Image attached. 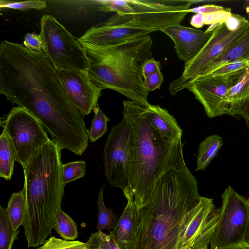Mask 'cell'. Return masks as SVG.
Segmentation results:
<instances>
[{
  "instance_id": "37",
  "label": "cell",
  "mask_w": 249,
  "mask_h": 249,
  "mask_svg": "<svg viewBox=\"0 0 249 249\" xmlns=\"http://www.w3.org/2000/svg\"><path fill=\"white\" fill-rule=\"evenodd\" d=\"M213 235H209L197 241L193 245L187 248L186 249H209Z\"/></svg>"
},
{
  "instance_id": "33",
  "label": "cell",
  "mask_w": 249,
  "mask_h": 249,
  "mask_svg": "<svg viewBox=\"0 0 249 249\" xmlns=\"http://www.w3.org/2000/svg\"><path fill=\"white\" fill-rule=\"evenodd\" d=\"M23 45L29 51L34 53H39L43 51L42 40L40 34L27 33L24 40Z\"/></svg>"
},
{
  "instance_id": "38",
  "label": "cell",
  "mask_w": 249,
  "mask_h": 249,
  "mask_svg": "<svg viewBox=\"0 0 249 249\" xmlns=\"http://www.w3.org/2000/svg\"><path fill=\"white\" fill-rule=\"evenodd\" d=\"M204 14L196 13L194 15L191 19L190 23L196 28L202 27L204 24Z\"/></svg>"
},
{
  "instance_id": "5",
  "label": "cell",
  "mask_w": 249,
  "mask_h": 249,
  "mask_svg": "<svg viewBox=\"0 0 249 249\" xmlns=\"http://www.w3.org/2000/svg\"><path fill=\"white\" fill-rule=\"evenodd\" d=\"M80 43L89 61L88 75L97 87L116 91L142 107H150L141 74L142 64L152 55L149 35L104 46Z\"/></svg>"
},
{
  "instance_id": "25",
  "label": "cell",
  "mask_w": 249,
  "mask_h": 249,
  "mask_svg": "<svg viewBox=\"0 0 249 249\" xmlns=\"http://www.w3.org/2000/svg\"><path fill=\"white\" fill-rule=\"evenodd\" d=\"M19 230L14 231L9 220L6 208L0 206V249H11Z\"/></svg>"
},
{
  "instance_id": "12",
  "label": "cell",
  "mask_w": 249,
  "mask_h": 249,
  "mask_svg": "<svg viewBox=\"0 0 249 249\" xmlns=\"http://www.w3.org/2000/svg\"><path fill=\"white\" fill-rule=\"evenodd\" d=\"M246 69L221 76H199L186 89L193 93L210 118L227 114L226 93L239 81Z\"/></svg>"
},
{
  "instance_id": "6",
  "label": "cell",
  "mask_w": 249,
  "mask_h": 249,
  "mask_svg": "<svg viewBox=\"0 0 249 249\" xmlns=\"http://www.w3.org/2000/svg\"><path fill=\"white\" fill-rule=\"evenodd\" d=\"M186 11H162L115 15L88 30L78 40L88 45L104 46L147 36L168 26L180 24Z\"/></svg>"
},
{
  "instance_id": "41",
  "label": "cell",
  "mask_w": 249,
  "mask_h": 249,
  "mask_svg": "<svg viewBox=\"0 0 249 249\" xmlns=\"http://www.w3.org/2000/svg\"><path fill=\"white\" fill-rule=\"evenodd\" d=\"M243 8L249 18V0H246L243 4Z\"/></svg>"
},
{
  "instance_id": "40",
  "label": "cell",
  "mask_w": 249,
  "mask_h": 249,
  "mask_svg": "<svg viewBox=\"0 0 249 249\" xmlns=\"http://www.w3.org/2000/svg\"><path fill=\"white\" fill-rule=\"evenodd\" d=\"M229 249H249V245L243 242Z\"/></svg>"
},
{
  "instance_id": "32",
  "label": "cell",
  "mask_w": 249,
  "mask_h": 249,
  "mask_svg": "<svg viewBox=\"0 0 249 249\" xmlns=\"http://www.w3.org/2000/svg\"><path fill=\"white\" fill-rule=\"evenodd\" d=\"M249 66V61H236L223 65L214 69L205 75L210 76H221L228 74L240 70L246 69Z\"/></svg>"
},
{
  "instance_id": "1",
  "label": "cell",
  "mask_w": 249,
  "mask_h": 249,
  "mask_svg": "<svg viewBox=\"0 0 249 249\" xmlns=\"http://www.w3.org/2000/svg\"><path fill=\"white\" fill-rule=\"evenodd\" d=\"M0 93L27 109L63 149L81 156L88 146L84 115L72 102L58 70L43 50L0 43Z\"/></svg>"
},
{
  "instance_id": "39",
  "label": "cell",
  "mask_w": 249,
  "mask_h": 249,
  "mask_svg": "<svg viewBox=\"0 0 249 249\" xmlns=\"http://www.w3.org/2000/svg\"><path fill=\"white\" fill-rule=\"evenodd\" d=\"M248 219L247 224V227L245 231V234L244 239V243L249 245V199L248 198Z\"/></svg>"
},
{
  "instance_id": "11",
  "label": "cell",
  "mask_w": 249,
  "mask_h": 249,
  "mask_svg": "<svg viewBox=\"0 0 249 249\" xmlns=\"http://www.w3.org/2000/svg\"><path fill=\"white\" fill-rule=\"evenodd\" d=\"M249 29L248 20L238 29L231 30L225 22L214 29L211 37L198 54L191 61L185 63L180 76L173 80L169 87V93L175 96L186 89L197 77L202 75L207 67Z\"/></svg>"
},
{
  "instance_id": "19",
  "label": "cell",
  "mask_w": 249,
  "mask_h": 249,
  "mask_svg": "<svg viewBox=\"0 0 249 249\" xmlns=\"http://www.w3.org/2000/svg\"><path fill=\"white\" fill-rule=\"evenodd\" d=\"M108 235L120 249H133L132 211L129 202Z\"/></svg>"
},
{
  "instance_id": "9",
  "label": "cell",
  "mask_w": 249,
  "mask_h": 249,
  "mask_svg": "<svg viewBox=\"0 0 249 249\" xmlns=\"http://www.w3.org/2000/svg\"><path fill=\"white\" fill-rule=\"evenodd\" d=\"M0 125L14 147L16 161L23 168L34 154L51 140L39 121L24 107H14L0 118Z\"/></svg>"
},
{
  "instance_id": "27",
  "label": "cell",
  "mask_w": 249,
  "mask_h": 249,
  "mask_svg": "<svg viewBox=\"0 0 249 249\" xmlns=\"http://www.w3.org/2000/svg\"><path fill=\"white\" fill-rule=\"evenodd\" d=\"M86 163L83 160L63 164L62 182L64 186L69 182L83 178L86 174Z\"/></svg>"
},
{
  "instance_id": "2",
  "label": "cell",
  "mask_w": 249,
  "mask_h": 249,
  "mask_svg": "<svg viewBox=\"0 0 249 249\" xmlns=\"http://www.w3.org/2000/svg\"><path fill=\"white\" fill-rule=\"evenodd\" d=\"M130 204L133 249H179L188 227L206 202L196 179L187 167L172 170L161 178L154 197Z\"/></svg>"
},
{
  "instance_id": "23",
  "label": "cell",
  "mask_w": 249,
  "mask_h": 249,
  "mask_svg": "<svg viewBox=\"0 0 249 249\" xmlns=\"http://www.w3.org/2000/svg\"><path fill=\"white\" fill-rule=\"evenodd\" d=\"M53 229L64 240H74L78 235L76 223L61 208L55 212Z\"/></svg>"
},
{
  "instance_id": "3",
  "label": "cell",
  "mask_w": 249,
  "mask_h": 249,
  "mask_svg": "<svg viewBox=\"0 0 249 249\" xmlns=\"http://www.w3.org/2000/svg\"><path fill=\"white\" fill-rule=\"evenodd\" d=\"M52 140L39 148L24 168L26 210L23 227L27 247L42 245L50 235L56 211L61 208V150Z\"/></svg>"
},
{
  "instance_id": "13",
  "label": "cell",
  "mask_w": 249,
  "mask_h": 249,
  "mask_svg": "<svg viewBox=\"0 0 249 249\" xmlns=\"http://www.w3.org/2000/svg\"><path fill=\"white\" fill-rule=\"evenodd\" d=\"M70 98L84 116L89 115L98 104L101 89L90 80L87 71L58 70Z\"/></svg>"
},
{
  "instance_id": "20",
  "label": "cell",
  "mask_w": 249,
  "mask_h": 249,
  "mask_svg": "<svg viewBox=\"0 0 249 249\" xmlns=\"http://www.w3.org/2000/svg\"><path fill=\"white\" fill-rule=\"evenodd\" d=\"M223 144L222 137L210 135L201 142L198 146L196 171L204 170L217 154Z\"/></svg>"
},
{
  "instance_id": "17",
  "label": "cell",
  "mask_w": 249,
  "mask_h": 249,
  "mask_svg": "<svg viewBox=\"0 0 249 249\" xmlns=\"http://www.w3.org/2000/svg\"><path fill=\"white\" fill-rule=\"evenodd\" d=\"M147 109L151 124L161 136L171 140L181 139L182 130L167 109L152 105Z\"/></svg>"
},
{
  "instance_id": "31",
  "label": "cell",
  "mask_w": 249,
  "mask_h": 249,
  "mask_svg": "<svg viewBox=\"0 0 249 249\" xmlns=\"http://www.w3.org/2000/svg\"><path fill=\"white\" fill-rule=\"evenodd\" d=\"M231 9L217 12L210 14H204V25H210L205 31L207 32H213L216 26L222 22H225L231 14Z\"/></svg>"
},
{
  "instance_id": "29",
  "label": "cell",
  "mask_w": 249,
  "mask_h": 249,
  "mask_svg": "<svg viewBox=\"0 0 249 249\" xmlns=\"http://www.w3.org/2000/svg\"><path fill=\"white\" fill-rule=\"evenodd\" d=\"M87 243L90 249H120L108 234L103 231L91 233Z\"/></svg>"
},
{
  "instance_id": "22",
  "label": "cell",
  "mask_w": 249,
  "mask_h": 249,
  "mask_svg": "<svg viewBox=\"0 0 249 249\" xmlns=\"http://www.w3.org/2000/svg\"><path fill=\"white\" fill-rule=\"evenodd\" d=\"M6 210L13 230H18L23 224L25 215V196L23 189L11 195Z\"/></svg>"
},
{
  "instance_id": "10",
  "label": "cell",
  "mask_w": 249,
  "mask_h": 249,
  "mask_svg": "<svg viewBox=\"0 0 249 249\" xmlns=\"http://www.w3.org/2000/svg\"><path fill=\"white\" fill-rule=\"evenodd\" d=\"M221 206L210 249H229L244 242L248 219V198L228 185L222 195Z\"/></svg>"
},
{
  "instance_id": "15",
  "label": "cell",
  "mask_w": 249,
  "mask_h": 249,
  "mask_svg": "<svg viewBox=\"0 0 249 249\" xmlns=\"http://www.w3.org/2000/svg\"><path fill=\"white\" fill-rule=\"evenodd\" d=\"M161 32L172 40L177 56L187 63L201 51L211 37L213 31L207 32L178 24L168 26Z\"/></svg>"
},
{
  "instance_id": "30",
  "label": "cell",
  "mask_w": 249,
  "mask_h": 249,
  "mask_svg": "<svg viewBox=\"0 0 249 249\" xmlns=\"http://www.w3.org/2000/svg\"><path fill=\"white\" fill-rule=\"evenodd\" d=\"M45 0H28L23 1H12L0 0V7L25 11L30 9L41 10L46 7Z\"/></svg>"
},
{
  "instance_id": "34",
  "label": "cell",
  "mask_w": 249,
  "mask_h": 249,
  "mask_svg": "<svg viewBox=\"0 0 249 249\" xmlns=\"http://www.w3.org/2000/svg\"><path fill=\"white\" fill-rule=\"evenodd\" d=\"M161 68L160 62L159 61L155 60L153 57L149 58L142 65V75L144 79L152 74L160 71Z\"/></svg>"
},
{
  "instance_id": "36",
  "label": "cell",
  "mask_w": 249,
  "mask_h": 249,
  "mask_svg": "<svg viewBox=\"0 0 249 249\" xmlns=\"http://www.w3.org/2000/svg\"><path fill=\"white\" fill-rule=\"evenodd\" d=\"M229 9V8H225L221 6L215 5L214 4H206L199 6L188 10L189 13L210 14L217 12L226 11Z\"/></svg>"
},
{
  "instance_id": "14",
  "label": "cell",
  "mask_w": 249,
  "mask_h": 249,
  "mask_svg": "<svg viewBox=\"0 0 249 249\" xmlns=\"http://www.w3.org/2000/svg\"><path fill=\"white\" fill-rule=\"evenodd\" d=\"M195 0H100L98 9L104 12L119 14L141 13L162 11H186Z\"/></svg>"
},
{
  "instance_id": "4",
  "label": "cell",
  "mask_w": 249,
  "mask_h": 249,
  "mask_svg": "<svg viewBox=\"0 0 249 249\" xmlns=\"http://www.w3.org/2000/svg\"><path fill=\"white\" fill-rule=\"evenodd\" d=\"M123 117L133 133L136 170L134 201L154 197L159 191L162 177L172 170L186 166L181 139L161 136L151 124L148 108L130 100L123 102Z\"/></svg>"
},
{
  "instance_id": "26",
  "label": "cell",
  "mask_w": 249,
  "mask_h": 249,
  "mask_svg": "<svg viewBox=\"0 0 249 249\" xmlns=\"http://www.w3.org/2000/svg\"><path fill=\"white\" fill-rule=\"evenodd\" d=\"M94 117L87 135L90 142H94L101 138L107 131V123L110 119L101 109L99 105L93 109Z\"/></svg>"
},
{
  "instance_id": "21",
  "label": "cell",
  "mask_w": 249,
  "mask_h": 249,
  "mask_svg": "<svg viewBox=\"0 0 249 249\" xmlns=\"http://www.w3.org/2000/svg\"><path fill=\"white\" fill-rule=\"evenodd\" d=\"M16 161L14 147L5 131L0 136V177L5 180L11 179Z\"/></svg>"
},
{
  "instance_id": "35",
  "label": "cell",
  "mask_w": 249,
  "mask_h": 249,
  "mask_svg": "<svg viewBox=\"0 0 249 249\" xmlns=\"http://www.w3.org/2000/svg\"><path fill=\"white\" fill-rule=\"evenodd\" d=\"M143 81L147 90L152 91L160 88L163 82V76L160 71H158L143 79Z\"/></svg>"
},
{
  "instance_id": "28",
  "label": "cell",
  "mask_w": 249,
  "mask_h": 249,
  "mask_svg": "<svg viewBox=\"0 0 249 249\" xmlns=\"http://www.w3.org/2000/svg\"><path fill=\"white\" fill-rule=\"evenodd\" d=\"M37 249H90L87 243L67 240L52 236Z\"/></svg>"
},
{
  "instance_id": "18",
  "label": "cell",
  "mask_w": 249,
  "mask_h": 249,
  "mask_svg": "<svg viewBox=\"0 0 249 249\" xmlns=\"http://www.w3.org/2000/svg\"><path fill=\"white\" fill-rule=\"evenodd\" d=\"M242 61H249V29L213 61L202 75L226 64Z\"/></svg>"
},
{
  "instance_id": "7",
  "label": "cell",
  "mask_w": 249,
  "mask_h": 249,
  "mask_svg": "<svg viewBox=\"0 0 249 249\" xmlns=\"http://www.w3.org/2000/svg\"><path fill=\"white\" fill-rule=\"evenodd\" d=\"M103 156L107 180L114 187L121 189L124 196H133L136 183L133 137L124 117L111 128Z\"/></svg>"
},
{
  "instance_id": "24",
  "label": "cell",
  "mask_w": 249,
  "mask_h": 249,
  "mask_svg": "<svg viewBox=\"0 0 249 249\" xmlns=\"http://www.w3.org/2000/svg\"><path fill=\"white\" fill-rule=\"evenodd\" d=\"M104 187V185L100 188L97 200L98 210L97 230L98 232L102 231L104 230L111 231L118 220V215L105 204L103 198Z\"/></svg>"
},
{
  "instance_id": "8",
  "label": "cell",
  "mask_w": 249,
  "mask_h": 249,
  "mask_svg": "<svg viewBox=\"0 0 249 249\" xmlns=\"http://www.w3.org/2000/svg\"><path fill=\"white\" fill-rule=\"evenodd\" d=\"M43 50L57 70L87 71L89 61L84 48L53 16L40 20Z\"/></svg>"
},
{
  "instance_id": "16",
  "label": "cell",
  "mask_w": 249,
  "mask_h": 249,
  "mask_svg": "<svg viewBox=\"0 0 249 249\" xmlns=\"http://www.w3.org/2000/svg\"><path fill=\"white\" fill-rule=\"evenodd\" d=\"M227 114L243 117L249 110V66L239 81L226 95Z\"/></svg>"
}]
</instances>
